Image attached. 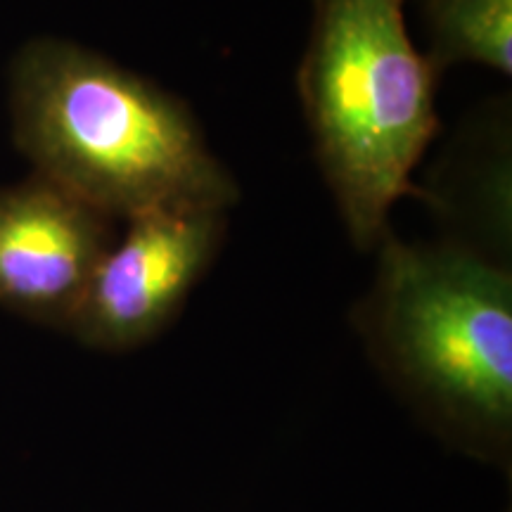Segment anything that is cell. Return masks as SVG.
I'll return each mask as SVG.
<instances>
[{"label":"cell","instance_id":"obj_1","mask_svg":"<svg viewBox=\"0 0 512 512\" xmlns=\"http://www.w3.org/2000/svg\"><path fill=\"white\" fill-rule=\"evenodd\" d=\"M8 110L34 174L112 221L240 202L190 107L93 48L55 36L24 43L8 69Z\"/></svg>","mask_w":512,"mask_h":512},{"label":"cell","instance_id":"obj_2","mask_svg":"<svg viewBox=\"0 0 512 512\" xmlns=\"http://www.w3.org/2000/svg\"><path fill=\"white\" fill-rule=\"evenodd\" d=\"M356 304L368 356L413 413L460 451L508 463L512 444V271L456 240L389 230Z\"/></svg>","mask_w":512,"mask_h":512},{"label":"cell","instance_id":"obj_3","mask_svg":"<svg viewBox=\"0 0 512 512\" xmlns=\"http://www.w3.org/2000/svg\"><path fill=\"white\" fill-rule=\"evenodd\" d=\"M297 93L313 155L351 245L375 252L427 145L439 133V74L413 46L406 0H311Z\"/></svg>","mask_w":512,"mask_h":512},{"label":"cell","instance_id":"obj_4","mask_svg":"<svg viewBox=\"0 0 512 512\" xmlns=\"http://www.w3.org/2000/svg\"><path fill=\"white\" fill-rule=\"evenodd\" d=\"M88 280L67 335L100 351H131L162 335L219 256L228 211L152 209L124 221Z\"/></svg>","mask_w":512,"mask_h":512},{"label":"cell","instance_id":"obj_5","mask_svg":"<svg viewBox=\"0 0 512 512\" xmlns=\"http://www.w3.org/2000/svg\"><path fill=\"white\" fill-rule=\"evenodd\" d=\"M114 240L112 219L46 178L0 185V306L67 332Z\"/></svg>","mask_w":512,"mask_h":512},{"label":"cell","instance_id":"obj_6","mask_svg":"<svg viewBox=\"0 0 512 512\" xmlns=\"http://www.w3.org/2000/svg\"><path fill=\"white\" fill-rule=\"evenodd\" d=\"M432 46L427 60L441 74L456 64H484L512 74V0H418Z\"/></svg>","mask_w":512,"mask_h":512}]
</instances>
